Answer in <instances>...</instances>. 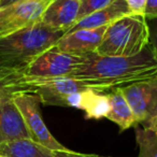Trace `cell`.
<instances>
[{"mask_svg": "<svg viewBox=\"0 0 157 157\" xmlns=\"http://www.w3.org/2000/svg\"><path fill=\"white\" fill-rule=\"evenodd\" d=\"M108 26L94 29H80L67 33L53 45L55 50L68 54L85 56L96 53L98 46L102 41L103 35Z\"/></svg>", "mask_w": 157, "mask_h": 157, "instance_id": "obj_9", "label": "cell"}, {"mask_svg": "<svg viewBox=\"0 0 157 157\" xmlns=\"http://www.w3.org/2000/svg\"><path fill=\"white\" fill-rule=\"evenodd\" d=\"M20 139H30V136L12 97L0 105V144Z\"/></svg>", "mask_w": 157, "mask_h": 157, "instance_id": "obj_11", "label": "cell"}, {"mask_svg": "<svg viewBox=\"0 0 157 157\" xmlns=\"http://www.w3.org/2000/svg\"><path fill=\"white\" fill-rule=\"evenodd\" d=\"M128 6L130 14L135 15H143L145 11V6L147 0H125Z\"/></svg>", "mask_w": 157, "mask_h": 157, "instance_id": "obj_19", "label": "cell"}, {"mask_svg": "<svg viewBox=\"0 0 157 157\" xmlns=\"http://www.w3.org/2000/svg\"><path fill=\"white\" fill-rule=\"evenodd\" d=\"M135 135L139 146L138 157H157V133L137 125L135 126Z\"/></svg>", "mask_w": 157, "mask_h": 157, "instance_id": "obj_17", "label": "cell"}, {"mask_svg": "<svg viewBox=\"0 0 157 157\" xmlns=\"http://www.w3.org/2000/svg\"><path fill=\"white\" fill-rule=\"evenodd\" d=\"M112 1L113 0H80V9L76 22L108 7Z\"/></svg>", "mask_w": 157, "mask_h": 157, "instance_id": "obj_18", "label": "cell"}, {"mask_svg": "<svg viewBox=\"0 0 157 157\" xmlns=\"http://www.w3.org/2000/svg\"><path fill=\"white\" fill-rule=\"evenodd\" d=\"M50 0H20L0 9V37L41 22Z\"/></svg>", "mask_w": 157, "mask_h": 157, "instance_id": "obj_7", "label": "cell"}, {"mask_svg": "<svg viewBox=\"0 0 157 157\" xmlns=\"http://www.w3.org/2000/svg\"><path fill=\"white\" fill-rule=\"evenodd\" d=\"M80 0H50L41 16V23L58 30L67 31L78 20Z\"/></svg>", "mask_w": 157, "mask_h": 157, "instance_id": "obj_10", "label": "cell"}, {"mask_svg": "<svg viewBox=\"0 0 157 157\" xmlns=\"http://www.w3.org/2000/svg\"><path fill=\"white\" fill-rule=\"evenodd\" d=\"M0 157H8V156H5V155H0Z\"/></svg>", "mask_w": 157, "mask_h": 157, "instance_id": "obj_25", "label": "cell"}, {"mask_svg": "<svg viewBox=\"0 0 157 157\" xmlns=\"http://www.w3.org/2000/svg\"><path fill=\"white\" fill-rule=\"evenodd\" d=\"M23 93L31 94L24 72L0 68V105L6 99Z\"/></svg>", "mask_w": 157, "mask_h": 157, "instance_id": "obj_15", "label": "cell"}, {"mask_svg": "<svg viewBox=\"0 0 157 157\" xmlns=\"http://www.w3.org/2000/svg\"><path fill=\"white\" fill-rule=\"evenodd\" d=\"M151 130H153V131H155V132L157 133V120L155 121V123H154V125H153V127H152V129Z\"/></svg>", "mask_w": 157, "mask_h": 157, "instance_id": "obj_24", "label": "cell"}, {"mask_svg": "<svg viewBox=\"0 0 157 157\" xmlns=\"http://www.w3.org/2000/svg\"><path fill=\"white\" fill-rule=\"evenodd\" d=\"M85 61V56L68 54L48 48L25 69L24 74L33 78H55L69 76Z\"/></svg>", "mask_w": 157, "mask_h": 157, "instance_id": "obj_6", "label": "cell"}, {"mask_svg": "<svg viewBox=\"0 0 157 157\" xmlns=\"http://www.w3.org/2000/svg\"><path fill=\"white\" fill-rule=\"evenodd\" d=\"M147 24L150 29V44L157 55V18L147 21Z\"/></svg>", "mask_w": 157, "mask_h": 157, "instance_id": "obj_21", "label": "cell"}, {"mask_svg": "<svg viewBox=\"0 0 157 157\" xmlns=\"http://www.w3.org/2000/svg\"><path fill=\"white\" fill-rule=\"evenodd\" d=\"M26 82L31 94L37 95L44 105L63 107L66 97L88 90L82 82L70 76L55 78H33L26 76Z\"/></svg>", "mask_w": 157, "mask_h": 157, "instance_id": "obj_8", "label": "cell"}, {"mask_svg": "<svg viewBox=\"0 0 157 157\" xmlns=\"http://www.w3.org/2000/svg\"><path fill=\"white\" fill-rule=\"evenodd\" d=\"M85 117L88 120H100L107 117L110 111V100L107 92L88 90L84 93L83 108Z\"/></svg>", "mask_w": 157, "mask_h": 157, "instance_id": "obj_16", "label": "cell"}, {"mask_svg": "<svg viewBox=\"0 0 157 157\" xmlns=\"http://www.w3.org/2000/svg\"><path fill=\"white\" fill-rule=\"evenodd\" d=\"M138 125L152 129L157 120V76L121 87Z\"/></svg>", "mask_w": 157, "mask_h": 157, "instance_id": "obj_4", "label": "cell"}, {"mask_svg": "<svg viewBox=\"0 0 157 157\" xmlns=\"http://www.w3.org/2000/svg\"><path fill=\"white\" fill-rule=\"evenodd\" d=\"M108 95L110 100V111L105 118L115 123L120 127L121 131L137 126L138 124L136 122L135 115L120 88L110 90Z\"/></svg>", "mask_w": 157, "mask_h": 157, "instance_id": "obj_13", "label": "cell"}, {"mask_svg": "<svg viewBox=\"0 0 157 157\" xmlns=\"http://www.w3.org/2000/svg\"><path fill=\"white\" fill-rule=\"evenodd\" d=\"M65 35V31L37 24L0 37V68L25 71L43 52L48 51Z\"/></svg>", "mask_w": 157, "mask_h": 157, "instance_id": "obj_2", "label": "cell"}, {"mask_svg": "<svg viewBox=\"0 0 157 157\" xmlns=\"http://www.w3.org/2000/svg\"><path fill=\"white\" fill-rule=\"evenodd\" d=\"M144 17L147 21L157 18V0H147L146 1Z\"/></svg>", "mask_w": 157, "mask_h": 157, "instance_id": "obj_22", "label": "cell"}, {"mask_svg": "<svg viewBox=\"0 0 157 157\" xmlns=\"http://www.w3.org/2000/svg\"><path fill=\"white\" fill-rule=\"evenodd\" d=\"M127 14H130V11H129L126 1L125 0H113L108 7L78 21L65 33L80 30V29H94L103 26H109L116 20L127 15Z\"/></svg>", "mask_w": 157, "mask_h": 157, "instance_id": "obj_12", "label": "cell"}, {"mask_svg": "<svg viewBox=\"0 0 157 157\" xmlns=\"http://www.w3.org/2000/svg\"><path fill=\"white\" fill-rule=\"evenodd\" d=\"M16 1H20V0H0V9L3 7H7L11 3L16 2Z\"/></svg>", "mask_w": 157, "mask_h": 157, "instance_id": "obj_23", "label": "cell"}, {"mask_svg": "<svg viewBox=\"0 0 157 157\" xmlns=\"http://www.w3.org/2000/svg\"><path fill=\"white\" fill-rule=\"evenodd\" d=\"M87 88L107 92L157 76V55L151 44L130 57L85 55V61L70 74Z\"/></svg>", "mask_w": 157, "mask_h": 157, "instance_id": "obj_1", "label": "cell"}, {"mask_svg": "<svg viewBox=\"0 0 157 157\" xmlns=\"http://www.w3.org/2000/svg\"><path fill=\"white\" fill-rule=\"evenodd\" d=\"M0 155L8 157H55V151L31 139H20L0 144Z\"/></svg>", "mask_w": 157, "mask_h": 157, "instance_id": "obj_14", "label": "cell"}, {"mask_svg": "<svg viewBox=\"0 0 157 157\" xmlns=\"http://www.w3.org/2000/svg\"><path fill=\"white\" fill-rule=\"evenodd\" d=\"M13 101L22 114L31 140L53 151L70 150L59 141H57V139H55V137L46 127L40 110L41 101L37 95L23 93L15 95L13 97Z\"/></svg>", "mask_w": 157, "mask_h": 157, "instance_id": "obj_5", "label": "cell"}, {"mask_svg": "<svg viewBox=\"0 0 157 157\" xmlns=\"http://www.w3.org/2000/svg\"><path fill=\"white\" fill-rule=\"evenodd\" d=\"M55 157H111V156H102L97 154H84L78 153L75 151H55Z\"/></svg>", "mask_w": 157, "mask_h": 157, "instance_id": "obj_20", "label": "cell"}, {"mask_svg": "<svg viewBox=\"0 0 157 157\" xmlns=\"http://www.w3.org/2000/svg\"><path fill=\"white\" fill-rule=\"evenodd\" d=\"M150 44V29L143 15L127 14L107 27L96 51L99 56L130 57Z\"/></svg>", "mask_w": 157, "mask_h": 157, "instance_id": "obj_3", "label": "cell"}]
</instances>
